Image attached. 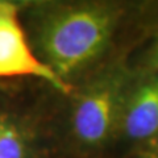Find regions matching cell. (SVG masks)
<instances>
[{"label": "cell", "instance_id": "2", "mask_svg": "<svg viewBox=\"0 0 158 158\" xmlns=\"http://www.w3.org/2000/svg\"><path fill=\"white\" fill-rule=\"evenodd\" d=\"M135 77L128 53H112L70 94L66 141L77 156L98 158L117 142L127 92Z\"/></svg>", "mask_w": 158, "mask_h": 158}, {"label": "cell", "instance_id": "7", "mask_svg": "<svg viewBox=\"0 0 158 158\" xmlns=\"http://www.w3.org/2000/svg\"><path fill=\"white\" fill-rule=\"evenodd\" d=\"M141 158H158V153H154V152L146 153V154L144 157H141Z\"/></svg>", "mask_w": 158, "mask_h": 158}, {"label": "cell", "instance_id": "5", "mask_svg": "<svg viewBox=\"0 0 158 158\" xmlns=\"http://www.w3.org/2000/svg\"><path fill=\"white\" fill-rule=\"evenodd\" d=\"M0 158H50L40 117L4 87H0Z\"/></svg>", "mask_w": 158, "mask_h": 158}, {"label": "cell", "instance_id": "8", "mask_svg": "<svg viewBox=\"0 0 158 158\" xmlns=\"http://www.w3.org/2000/svg\"><path fill=\"white\" fill-rule=\"evenodd\" d=\"M150 153H152V152H150ZM154 153H158V146H157V149L154 150Z\"/></svg>", "mask_w": 158, "mask_h": 158}, {"label": "cell", "instance_id": "6", "mask_svg": "<svg viewBox=\"0 0 158 158\" xmlns=\"http://www.w3.org/2000/svg\"><path fill=\"white\" fill-rule=\"evenodd\" d=\"M135 66L142 70L152 71L158 75V31L153 34L149 46L145 49L140 62H133Z\"/></svg>", "mask_w": 158, "mask_h": 158}, {"label": "cell", "instance_id": "3", "mask_svg": "<svg viewBox=\"0 0 158 158\" xmlns=\"http://www.w3.org/2000/svg\"><path fill=\"white\" fill-rule=\"evenodd\" d=\"M16 78L40 79L66 96L73 92L34 54L21 21V6L0 0V81Z\"/></svg>", "mask_w": 158, "mask_h": 158}, {"label": "cell", "instance_id": "1", "mask_svg": "<svg viewBox=\"0 0 158 158\" xmlns=\"http://www.w3.org/2000/svg\"><path fill=\"white\" fill-rule=\"evenodd\" d=\"M34 54L71 88L112 54L127 8L115 2H41L21 7Z\"/></svg>", "mask_w": 158, "mask_h": 158}, {"label": "cell", "instance_id": "4", "mask_svg": "<svg viewBox=\"0 0 158 158\" xmlns=\"http://www.w3.org/2000/svg\"><path fill=\"white\" fill-rule=\"evenodd\" d=\"M135 65V63H133ZM142 148L158 146V75L135 66V77L123 106L117 142Z\"/></svg>", "mask_w": 158, "mask_h": 158}]
</instances>
